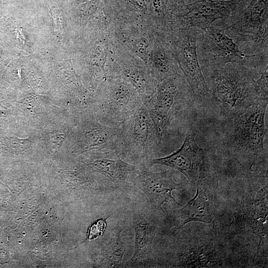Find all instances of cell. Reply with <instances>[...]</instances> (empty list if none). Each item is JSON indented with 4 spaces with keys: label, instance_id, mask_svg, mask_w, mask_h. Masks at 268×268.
Segmentation results:
<instances>
[{
    "label": "cell",
    "instance_id": "6da1fadb",
    "mask_svg": "<svg viewBox=\"0 0 268 268\" xmlns=\"http://www.w3.org/2000/svg\"><path fill=\"white\" fill-rule=\"evenodd\" d=\"M201 68L213 104L224 119L268 99V68L260 71L232 63Z\"/></svg>",
    "mask_w": 268,
    "mask_h": 268
},
{
    "label": "cell",
    "instance_id": "7a4b0ae2",
    "mask_svg": "<svg viewBox=\"0 0 268 268\" xmlns=\"http://www.w3.org/2000/svg\"><path fill=\"white\" fill-rule=\"evenodd\" d=\"M268 99H261L242 113L224 119L220 144L228 150L254 155L264 149Z\"/></svg>",
    "mask_w": 268,
    "mask_h": 268
},
{
    "label": "cell",
    "instance_id": "3957f363",
    "mask_svg": "<svg viewBox=\"0 0 268 268\" xmlns=\"http://www.w3.org/2000/svg\"><path fill=\"white\" fill-rule=\"evenodd\" d=\"M196 47L201 67L232 63L260 71L268 68V53L247 54L223 29L212 25L205 31L199 29Z\"/></svg>",
    "mask_w": 268,
    "mask_h": 268
},
{
    "label": "cell",
    "instance_id": "277c9868",
    "mask_svg": "<svg viewBox=\"0 0 268 268\" xmlns=\"http://www.w3.org/2000/svg\"><path fill=\"white\" fill-rule=\"evenodd\" d=\"M194 100L184 75L178 74L165 80L143 104L149 112L162 144L174 122Z\"/></svg>",
    "mask_w": 268,
    "mask_h": 268
},
{
    "label": "cell",
    "instance_id": "5b68a950",
    "mask_svg": "<svg viewBox=\"0 0 268 268\" xmlns=\"http://www.w3.org/2000/svg\"><path fill=\"white\" fill-rule=\"evenodd\" d=\"M268 0H252L222 29L242 52L253 55L268 53Z\"/></svg>",
    "mask_w": 268,
    "mask_h": 268
},
{
    "label": "cell",
    "instance_id": "8992f818",
    "mask_svg": "<svg viewBox=\"0 0 268 268\" xmlns=\"http://www.w3.org/2000/svg\"><path fill=\"white\" fill-rule=\"evenodd\" d=\"M117 152L135 161L151 158L162 146L153 121L143 103L119 127Z\"/></svg>",
    "mask_w": 268,
    "mask_h": 268
},
{
    "label": "cell",
    "instance_id": "52a82bcc",
    "mask_svg": "<svg viewBox=\"0 0 268 268\" xmlns=\"http://www.w3.org/2000/svg\"><path fill=\"white\" fill-rule=\"evenodd\" d=\"M142 104L140 97L130 85L121 81H112L105 85L94 109L100 122L117 128Z\"/></svg>",
    "mask_w": 268,
    "mask_h": 268
},
{
    "label": "cell",
    "instance_id": "ba28073f",
    "mask_svg": "<svg viewBox=\"0 0 268 268\" xmlns=\"http://www.w3.org/2000/svg\"><path fill=\"white\" fill-rule=\"evenodd\" d=\"M199 29H181L174 40L175 53L184 76L192 89L194 101L201 105L213 104L212 97L203 75L197 52Z\"/></svg>",
    "mask_w": 268,
    "mask_h": 268
},
{
    "label": "cell",
    "instance_id": "9c48e42d",
    "mask_svg": "<svg viewBox=\"0 0 268 268\" xmlns=\"http://www.w3.org/2000/svg\"><path fill=\"white\" fill-rule=\"evenodd\" d=\"M239 5L238 0H197L186 6L178 22L182 29L196 28L205 31L214 22L220 25L235 17L241 11Z\"/></svg>",
    "mask_w": 268,
    "mask_h": 268
},
{
    "label": "cell",
    "instance_id": "30bf717a",
    "mask_svg": "<svg viewBox=\"0 0 268 268\" xmlns=\"http://www.w3.org/2000/svg\"><path fill=\"white\" fill-rule=\"evenodd\" d=\"M172 175L171 170L153 173L138 168L131 183L145 194L152 209L163 211L162 205L164 202L180 205L172 196V192L180 190L182 186L173 181Z\"/></svg>",
    "mask_w": 268,
    "mask_h": 268
},
{
    "label": "cell",
    "instance_id": "8fae6325",
    "mask_svg": "<svg viewBox=\"0 0 268 268\" xmlns=\"http://www.w3.org/2000/svg\"><path fill=\"white\" fill-rule=\"evenodd\" d=\"M203 155V151L197 143L194 132L189 130L177 151L166 157L152 159L149 164L169 166L193 180L199 176Z\"/></svg>",
    "mask_w": 268,
    "mask_h": 268
},
{
    "label": "cell",
    "instance_id": "7c38bea8",
    "mask_svg": "<svg viewBox=\"0 0 268 268\" xmlns=\"http://www.w3.org/2000/svg\"><path fill=\"white\" fill-rule=\"evenodd\" d=\"M77 133L75 151L117 150L119 129L103 124L96 118L81 126Z\"/></svg>",
    "mask_w": 268,
    "mask_h": 268
},
{
    "label": "cell",
    "instance_id": "4fadbf2b",
    "mask_svg": "<svg viewBox=\"0 0 268 268\" xmlns=\"http://www.w3.org/2000/svg\"><path fill=\"white\" fill-rule=\"evenodd\" d=\"M91 163L92 168L105 179L115 184L131 182L138 168L121 158L117 151L112 149L96 150Z\"/></svg>",
    "mask_w": 268,
    "mask_h": 268
},
{
    "label": "cell",
    "instance_id": "5bb4252c",
    "mask_svg": "<svg viewBox=\"0 0 268 268\" xmlns=\"http://www.w3.org/2000/svg\"><path fill=\"white\" fill-rule=\"evenodd\" d=\"M177 217L179 225L174 231L191 221L211 223L212 218L204 192L198 188L195 197L179 210Z\"/></svg>",
    "mask_w": 268,
    "mask_h": 268
},
{
    "label": "cell",
    "instance_id": "9a60e30c",
    "mask_svg": "<svg viewBox=\"0 0 268 268\" xmlns=\"http://www.w3.org/2000/svg\"><path fill=\"white\" fill-rule=\"evenodd\" d=\"M135 248L132 258L127 266L134 267L150 260L153 257L152 243L154 237V227L146 220L134 222Z\"/></svg>",
    "mask_w": 268,
    "mask_h": 268
},
{
    "label": "cell",
    "instance_id": "2e32d148",
    "mask_svg": "<svg viewBox=\"0 0 268 268\" xmlns=\"http://www.w3.org/2000/svg\"><path fill=\"white\" fill-rule=\"evenodd\" d=\"M153 62L155 76L160 81L178 74L177 66L168 52L162 46L156 49L153 55Z\"/></svg>",
    "mask_w": 268,
    "mask_h": 268
},
{
    "label": "cell",
    "instance_id": "e0dca14e",
    "mask_svg": "<svg viewBox=\"0 0 268 268\" xmlns=\"http://www.w3.org/2000/svg\"><path fill=\"white\" fill-rule=\"evenodd\" d=\"M120 231L113 237L105 246L104 253L105 258L112 266H119L122 261L125 252L123 243L120 238Z\"/></svg>",
    "mask_w": 268,
    "mask_h": 268
},
{
    "label": "cell",
    "instance_id": "ac0fdd59",
    "mask_svg": "<svg viewBox=\"0 0 268 268\" xmlns=\"http://www.w3.org/2000/svg\"><path fill=\"white\" fill-rule=\"evenodd\" d=\"M107 219L99 218L90 225L87 232V240L95 239L103 235L106 228Z\"/></svg>",
    "mask_w": 268,
    "mask_h": 268
},
{
    "label": "cell",
    "instance_id": "d6986e66",
    "mask_svg": "<svg viewBox=\"0 0 268 268\" xmlns=\"http://www.w3.org/2000/svg\"><path fill=\"white\" fill-rule=\"evenodd\" d=\"M168 0H153V5L159 15L163 14L166 8Z\"/></svg>",
    "mask_w": 268,
    "mask_h": 268
}]
</instances>
